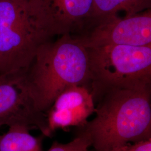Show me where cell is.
<instances>
[{
    "label": "cell",
    "instance_id": "obj_12",
    "mask_svg": "<svg viewBox=\"0 0 151 151\" xmlns=\"http://www.w3.org/2000/svg\"><path fill=\"white\" fill-rule=\"evenodd\" d=\"M120 151H151V138L140 140L133 145H127Z\"/></svg>",
    "mask_w": 151,
    "mask_h": 151
},
{
    "label": "cell",
    "instance_id": "obj_7",
    "mask_svg": "<svg viewBox=\"0 0 151 151\" xmlns=\"http://www.w3.org/2000/svg\"><path fill=\"white\" fill-rule=\"evenodd\" d=\"M90 32L78 38L87 48L105 45H151V10L121 18L118 15L97 24Z\"/></svg>",
    "mask_w": 151,
    "mask_h": 151
},
{
    "label": "cell",
    "instance_id": "obj_6",
    "mask_svg": "<svg viewBox=\"0 0 151 151\" xmlns=\"http://www.w3.org/2000/svg\"><path fill=\"white\" fill-rule=\"evenodd\" d=\"M25 70L0 75V125L36 129L49 137L47 115L34 108L24 86Z\"/></svg>",
    "mask_w": 151,
    "mask_h": 151
},
{
    "label": "cell",
    "instance_id": "obj_4",
    "mask_svg": "<svg viewBox=\"0 0 151 151\" xmlns=\"http://www.w3.org/2000/svg\"><path fill=\"white\" fill-rule=\"evenodd\" d=\"M44 42L26 0H0V75L27 70Z\"/></svg>",
    "mask_w": 151,
    "mask_h": 151
},
{
    "label": "cell",
    "instance_id": "obj_1",
    "mask_svg": "<svg viewBox=\"0 0 151 151\" xmlns=\"http://www.w3.org/2000/svg\"><path fill=\"white\" fill-rule=\"evenodd\" d=\"M95 116L78 128L94 151H120L129 142L151 138V87H111L92 95Z\"/></svg>",
    "mask_w": 151,
    "mask_h": 151
},
{
    "label": "cell",
    "instance_id": "obj_3",
    "mask_svg": "<svg viewBox=\"0 0 151 151\" xmlns=\"http://www.w3.org/2000/svg\"><path fill=\"white\" fill-rule=\"evenodd\" d=\"M87 49L92 95L111 87H151V45Z\"/></svg>",
    "mask_w": 151,
    "mask_h": 151
},
{
    "label": "cell",
    "instance_id": "obj_13",
    "mask_svg": "<svg viewBox=\"0 0 151 151\" xmlns=\"http://www.w3.org/2000/svg\"><path fill=\"white\" fill-rule=\"evenodd\" d=\"M1 127H2V126H1V125H0V128H1Z\"/></svg>",
    "mask_w": 151,
    "mask_h": 151
},
{
    "label": "cell",
    "instance_id": "obj_9",
    "mask_svg": "<svg viewBox=\"0 0 151 151\" xmlns=\"http://www.w3.org/2000/svg\"><path fill=\"white\" fill-rule=\"evenodd\" d=\"M151 8V0H92L88 22L94 24L124 11L133 16Z\"/></svg>",
    "mask_w": 151,
    "mask_h": 151
},
{
    "label": "cell",
    "instance_id": "obj_8",
    "mask_svg": "<svg viewBox=\"0 0 151 151\" xmlns=\"http://www.w3.org/2000/svg\"><path fill=\"white\" fill-rule=\"evenodd\" d=\"M95 103L91 91L85 86H72L65 89L47 113L52 133L57 129L80 128L94 113Z\"/></svg>",
    "mask_w": 151,
    "mask_h": 151
},
{
    "label": "cell",
    "instance_id": "obj_2",
    "mask_svg": "<svg viewBox=\"0 0 151 151\" xmlns=\"http://www.w3.org/2000/svg\"><path fill=\"white\" fill-rule=\"evenodd\" d=\"M60 37L38 47L23 77L33 107L46 115L65 89L90 83L88 49L70 34Z\"/></svg>",
    "mask_w": 151,
    "mask_h": 151
},
{
    "label": "cell",
    "instance_id": "obj_11",
    "mask_svg": "<svg viewBox=\"0 0 151 151\" xmlns=\"http://www.w3.org/2000/svg\"><path fill=\"white\" fill-rule=\"evenodd\" d=\"M90 141L86 135L77 134V137L67 143L54 141L48 151H90Z\"/></svg>",
    "mask_w": 151,
    "mask_h": 151
},
{
    "label": "cell",
    "instance_id": "obj_10",
    "mask_svg": "<svg viewBox=\"0 0 151 151\" xmlns=\"http://www.w3.org/2000/svg\"><path fill=\"white\" fill-rule=\"evenodd\" d=\"M30 129L23 126H13L0 135V151H43L41 140L32 136Z\"/></svg>",
    "mask_w": 151,
    "mask_h": 151
},
{
    "label": "cell",
    "instance_id": "obj_5",
    "mask_svg": "<svg viewBox=\"0 0 151 151\" xmlns=\"http://www.w3.org/2000/svg\"><path fill=\"white\" fill-rule=\"evenodd\" d=\"M32 24L44 41L70 32L88 22L92 0H26Z\"/></svg>",
    "mask_w": 151,
    "mask_h": 151
}]
</instances>
